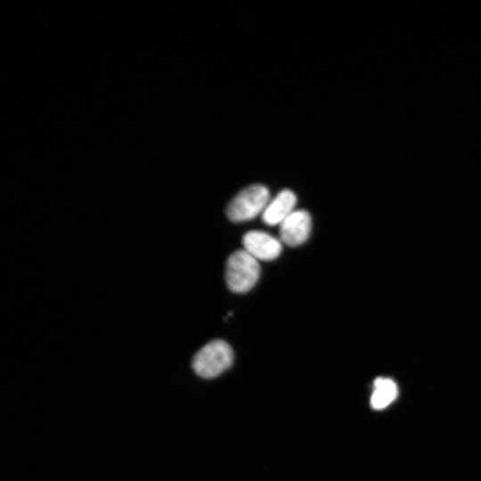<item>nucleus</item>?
<instances>
[{
  "label": "nucleus",
  "mask_w": 481,
  "mask_h": 481,
  "mask_svg": "<svg viewBox=\"0 0 481 481\" xmlns=\"http://www.w3.org/2000/svg\"><path fill=\"white\" fill-rule=\"evenodd\" d=\"M232 361L233 352L230 345L216 339L208 343L195 354L192 366L198 376L211 379L228 369Z\"/></svg>",
  "instance_id": "obj_1"
},
{
  "label": "nucleus",
  "mask_w": 481,
  "mask_h": 481,
  "mask_svg": "<svg viewBox=\"0 0 481 481\" xmlns=\"http://www.w3.org/2000/svg\"><path fill=\"white\" fill-rule=\"evenodd\" d=\"M260 266L257 260L246 250H237L227 259L224 277L230 290L244 293L257 281Z\"/></svg>",
  "instance_id": "obj_2"
},
{
  "label": "nucleus",
  "mask_w": 481,
  "mask_h": 481,
  "mask_svg": "<svg viewBox=\"0 0 481 481\" xmlns=\"http://www.w3.org/2000/svg\"><path fill=\"white\" fill-rule=\"evenodd\" d=\"M268 200L269 191L265 186L250 185L231 200L226 208V216L232 222L250 220L265 210Z\"/></svg>",
  "instance_id": "obj_3"
},
{
  "label": "nucleus",
  "mask_w": 481,
  "mask_h": 481,
  "mask_svg": "<svg viewBox=\"0 0 481 481\" xmlns=\"http://www.w3.org/2000/svg\"><path fill=\"white\" fill-rule=\"evenodd\" d=\"M311 216L306 210L293 211L280 225V238L290 247L305 242L311 232Z\"/></svg>",
  "instance_id": "obj_4"
},
{
  "label": "nucleus",
  "mask_w": 481,
  "mask_h": 481,
  "mask_svg": "<svg viewBox=\"0 0 481 481\" xmlns=\"http://www.w3.org/2000/svg\"><path fill=\"white\" fill-rule=\"evenodd\" d=\"M244 250L257 260L270 261L279 257L281 242L272 235L261 231H250L243 236Z\"/></svg>",
  "instance_id": "obj_5"
},
{
  "label": "nucleus",
  "mask_w": 481,
  "mask_h": 481,
  "mask_svg": "<svg viewBox=\"0 0 481 481\" xmlns=\"http://www.w3.org/2000/svg\"><path fill=\"white\" fill-rule=\"evenodd\" d=\"M296 202V195L291 191H281L265 207L262 214L263 222L268 225L280 224L293 212Z\"/></svg>",
  "instance_id": "obj_6"
},
{
  "label": "nucleus",
  "mask_w": 481,
  "mask_h": 481,
  "mask_svg": "<svg viewBox=\"0 0 481 481\" xmlns=\"http://www.w3.org/2000/svg\"><path fill=\"white\" fill-rule=\"evenodd\" d=\"M398 395L396 384L388 378H377L373 382L371 405L375 410H382L389 405Z\"/></svg>",
  "instance_id": "obj_7"
}]
</instances>
